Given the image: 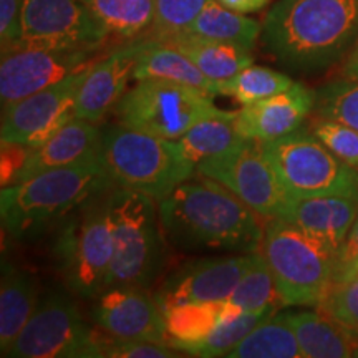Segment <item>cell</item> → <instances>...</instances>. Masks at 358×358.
Here are the masks:
<instances>
[{
  "instance_id": "83f0119b",
  "label": "cell",
  "mask_w": 358,
  "mask_h": 358,
  "mask_svg": "<svg viewBox=\"0 0 358 358\" xmlns=\"http://www.w3.org/2000/svg\"><path fill=\"white\" fill-rule=\"evenodd\" d=\"M302 357L297 337L285 312L274 313L250 330L227 358H299Z\"/></svg>"
},
{
  "instance_id": "8fae6325",
  "label": "cell",
  "mask_w": 358,
  "mask_h": 358,
  "mask_svg": "<svg viewBox=\"0 0 358 358\" xmlns=\"http://www.w3.org/2000/svg\"><path fill=\"white\" fill-rule=\"evenodd\" d=\"M196 173L221 182L266 221L280 217L290 201L259 141L244 140L229 153L206 161Z\"/></svg>"
},
{
  "instance_id": "2e32d148",
  "label": "cell",
  "mask_w": 358,
  "mask_h": 358,
  "mask_svg": "<svg viewBox=\"0 0 358 358\" xmlns=\"http://www.w3.org/2000/svg\"><path fill=\"white\" fill-rule=\"evenodd\" d=\"M250 254L201 259L186 264L163 282L155 299L163 312L179 303L227 301L249 266Z\"/></svg>"
},
{
  "instance_id": "3957f363",
  "label": "cell",
  "mask_w": 358,
  "mask_h": 358,
  "mask_svg": "<svg viewBox=\"0 0 358 358\" xmlns=\"http://www.w3.org/2000/svg\"><path fill=\"white\" fill-rule=\"evenodd\" d=\"M111 179L101 153L70 166L42 171L20 182L2 186L0 214L13 237H32L108 187Z\"/></svg>"
},
{
  "instance_id": "d4e9b609",
  "label": "cell",
  "mask_w": 358,
  "mask_h": 358,
  "mask_svg": "<svg viewBox=\"0 0 358 358\" xmlns=\"http://www.w3.org/2000/svg\"><path fill=\"white\" fill-rule=\"evenodd\" d=\"M146 78L171 80L203 90L213 96L219 95L217 82L206 77L185 53L155 37L146 38L145 48L133 71V80L136 82Z\"/></svg>"
},
{
  "instance_id": "836d02e7",
  "label": "cell",
  "mask_w": 358,
  "mask_h": 358,
  "mask_svg": "<svg viewBox=\"0 0 358 358\" xmlns=\"http://www.w3.org/2000/svg\"><path fill=\"white\" fill-rule=\"evenodd\" d=\"M310 131L340 161L358 171V129L335 120L317 116L310 123Z\"/></svg>"
},
{
  "instance_id": "277c9868",
  "label": "cell",
  "mask_w": 358,
  "mask_h": 358,
  "mask_svg": "<svg viewBox=\"0 0 358 358\" xmlns=\"http://www.w3.org/2000/svg\"><path fill=\"white\" fill-rule=\"evenodd\" d=\"M105 203L115 245L106 289H148L163 271L166 245L156 199L118 187L105 196Z\"/></svg>"
},
{
  "instance_id": "5bb4252c",
  "label": "cell",
  "mask_w": 358,
  "mask_h": 358,
  "mask_svg": "<svg viewBox=\"0 0 358 358\" xmlns=\"http://www.w3.org/2000/svg\"><path fill=\"white\" fill-rule=\"evenodd\" d=\"M88 69L77 71L34 95L2 106V145L38 146L73 120L80 85Z\"/></svg>"
},
{
  "instance_id": "ac0fdd59",
  "label": "cell",
  "mask_w": 358,
  "mask_h": 358,
  "mask_svg": "<svg viewBox=\"0 0 358 358\" xmlns=\"http://www.w3.org/2000/svg\"><path fill=\"white\" fill-rule=\"evenodd\" d=\"M315 108V90L295 82L292 88L279 95L236 111V128L245 140L259 143L274 141L297 131Z\"/></svg>"
},
{
  "instance_id": "44dd1931",
  "label": "cell",
  "mask_w": 358,
  "mask_h": 358,
  "mask_svg": "<svg viewBox=\"0 0 358 358\" xmlns=\"http://www.w3.org/2000/svg\"><path fill=\"white\" fill-rule=\"evenodd\" d=\"M303 358H347L358 355V334L324 312H285Z\"/></svg>"
},
{
  "instance_id": "52a82bcc",
  "label": "cell",
  "mask_w": 358,
  "mask_h": 358,
  "mask_svg": "<svg viewBox=\"0 0 358 358\" xmlns=\"http://www.w3.org/2000/svg\"><path fill=\"white\" fill-rule=\"evenodd\" d=\"M290 198L347 196L358 199V171L347 166L313 134L297 131L261 143Z\"/></svg>"
},
{
  "instance_id": "9c48e42d",
  "label": "cell",
  "mask_w": 358,
  "mask_h": 358,
  "mask_svg": "<svg viewBox=\"0 0 358 358\" xmlns=\"http://www.w3.org/2000/svg\"><path fill=\"white\" fill-rule=\"evenodd\" d=\"M53 250L58 268L75 294L92 299L106 290L115 245L105 198L100 203L88 201L64 224Z\"/></svg>"
},
{
  "instance_id": "d590c367",
  "label": "cell",
  "mask_w": 358,
  "mask_h": 358,
  "mask_svg": "<svg viewBox=\"0 0 358 358\" xmlns=\"http://www.w3.org/2000/svg\"><path fill=\"white\" fill-rule=\"evenodd\" d=\"M317 308L358 334V275L348 280L334 282Z\"/></svg>"
},
{
  "instance_id": "4316f807",
  "label": "cell",
  "mask_w": 358,
  "mask_h": 358,
  "mask_svg": "<svg viewBox=\"0 0 358 358\" xmlns=\"http://www.w3.org/2000/svg\"><path fill=\"white\" fill-rule=\"evenodd\" d=\"M261 30L262 24L245 13L231 10L217 0H208L194 22L182 32L254 50L257 40L261 38Z\"/></svg>"
},
{
  "instance_id": "d6a6232c",
  "label": "cell",
  "mask_w": 358,
  "mask_h": 358,
  "mask_svg": "<svg viewBox=\"0 0 358 358\" xmlns=\"http://www.w3.org/2000/svg\"><path fill=\"white\" fill-rule=\"evenodd\" d=\"M317 116L335 120L358 129V82L343 77L315 90Z\"/></svg>"
},
{
  "instance_id": "74e56055",
  "label": "cell",
  "mask_w": 358,
  "mask_h": 358,
  "mask_svg": "<svg viewBox=\"0 0 358 358\" xmlns=\"http://www.w3.org/2000/svg\"><path fill=\"white\" fill-rule=\"evenodd\" d=\"M24 0H0V42L2 52L15 47L22 38Z\"/></svg>"
},
{
  "instance_id": "1f68e13d",
  "label": "cell",
  "mask_w": 358,
  "mask_h": 358,
  "mask_svg": "<svg viewBox=\"0 0 358 358\" xmlns=\"http://www.w3.org/2000/svg\"><path fill=\"white\" fill-rule=\"evenodd\" d=\"M277 313V308H266V310L257 312H239L232 319L226 320L222 325H219L214 330L209 338H206L203 343L194 347L189 352V355L194 357H227L232 348L248 335L250 330H254L259 324L267 320Z\"/></svg>"
},
{
  "instance_id": "e575fe53",
  "label": "cell",
  "mask_w": 358,
  "mask_h": 358,
  "mask_svg": "<svg viewBox=\"0 0 358 358\" xmlns=\"http://www.w3.org/2000/svg\"><path fill=\"white\" fill-rule=\"evenodd\" d=\"M208 0H155L153 37L186 30L203 10Z\"/></svg>"
},
{
  "instance_id": "d6986e66",
  "label": "cell",
  "mask_w": 358,
  "mask_h": 358,
  "mask_svg": "<svg viewBox=\"0 0 358 358\" xmlns=\"http://www.w3.org/2000/svg\"><path fill=\"white\" fill-rule=\"evenodd\" d=\"M101 138L103 133L96 123L75 116L42 145L29 146L24 163L8 185L20 182L47 169L70 166L98 156L101 153Z\"/></svg>"
},
{
  "instance_id": "484cf974",
  "label": "cell",
  "mask_w": 358,
  "mask_h": 358,
  "mask_svg": "<svg viewBox=\"0 0 358 358\" xmlns=\"http://www.w3.org/2000/svg\"><path fill=\"white\" fill-rule=\"evenodd\" d=\"M234 118L236 111L209 116L176 140L179 150L192 166L198 169L206 161L229 153L245 140L237 131Z\"/></svg>"
},
{
  "instance_id": "7a4b0ae2",
  "label": "cell",
  "mask_w": 358,
  "mask_h": 358,
  "mask_svg": "<svg viewBox=\"0 0 358 358\" xmlns=\"http://www.w3.org/2000/svg\"><path fill=\"white\" fill-rule=\"evenodd\" d=\"M358 40V0H277L262 22V50L282 69L317 75Z\"/></svg>"
},
{
  "instance_id": "8d00e7d4",
  "label": "cell",
  "mask_w": 358,
  "mask_h": 358,
  "mask_svg": "<svg viewBox=\"0 0 358 358\" xmlns=\"http://www.w3.org/2000/svg\"><path fill=\"white\" fill-rule=\"evenodd\" d=\"M179 350L169 343L151 340H116L106 335L101 358H173Z\"/></svg>"
},
{
  "instance_id": "ffe728a7",
  "label": "cell",
  "mask_w": 358,
  "mask_h": 358,
  "mask_svg": "<svg viewBox=\"0 0 358 358\" xmlns=\"http://www.w3.org/2000/svg\"><path fill=\"white\" fill-rule=\"evenodd\" d=\"M358 217V199L347 196L290 198L280 219L337 252Z\"/></svg>"
},
{
  "instance_id": "f1b7e54d",
  "label": "cell",
  "mask_w": 358,
  "mask_h": 358,
  "mask_svg": "<svg viewBox=\"0 0 358 358\" xmlns=\"http://www.w3.org/2000/svg\"><path fill=\"white\" fill-rule=\"evenodd\" d=\"M110 34L123 38L141 35L155 24V0H82Z\"/></svg>"
},
{
  "instance_id": "cb8c5ba5",
  "label": "cell",
  "mask_w": 358,
  "mask_h": 358,
  "mask_svg": "<svg viewBox=\"0 0 358 358\" xmlns=\"http://www.w3.org/2000/svg\"><path fill=\"white\" fill-rule=\"evenodd\" d=\"M182 52L213 82H224L254 64L252 50L189 32L155 37Z\"/></svg>"
},
{
  "instance_id": "ab89813d",
  "label": "cell",
  "mask_w": 358,
  "mask_h": 358,
  "mask_svg": "<svg viewBox=\"0 0 358 358\" xmlns=\"http://www.w3.org/2000/svg\"><path fill=\"white\" fill-rule=\"evenodd\" d=\"M217 2H221L224 7L231 8V10L245 13V15H248V13H256L264 10L272 0H217Z\"/></svg>"
},
{
  "instance_id": "f35d334b",
  "label": "cell",
  "mask_w": 358,
  "mask_h": 358,
  "mask_svg": "<svg viewBox=\"0 0 358 358\" xmlns=\"http://www.w3.org/2000/svg\"><path fill=\"white\" fill-rule=\"evenodd\" d=\"M355 275H358V217L337 250L334 282L353 279Z\"/></svg>"
},
{
  "instance_id": "e0dca14e",
  "label": "cell",
  "mask_w": 358,
  "mask_h": 358,
  "mask_svg": "<svg viewBox=\"0 0 358 358\" xmlns=\"http://www.w3.org/2000/svg\"><path fill=\"white\" fill-rule=\"evenodd\" d=\"M146 38L123 45L90 66L80 85L75 116L98 123L122 100Z\"/></svg>"
},
{
  "instance_id": "4fadbf2b",
  "label": "cell",
  "mask_w": 358,
  "mask_h": 358,
  "mask_svg": "<svg viewBox=\"0 0 358 358\" xmlns=\"http://www.w3.org/2000/svg\"><path fill=\"white\" fill-rule=\"evenodd\" d=\"M108 35L82 0H24L17 45L98 50Z\"/></svg>"
},
{
  "instance_id": "603a6c76",
  "label": "cell",
  "mask_w": 358,
  "mask_h": 358,
  "mask_svg": "<svg viewBox=\"0 0 358 358\" xmlns=\"http://www.w3.org/2000/svg\"><path fill=\"white\" fill-rule=\"evenodd\" d=\"M241 308L232 306L229 301L217 302H187L179 303L164 310L168 330V343L179 352H189L224 322L237 315Z\"/></svg>"
},
{
  "instance_id": "ba28073f",
  "label": "cell",
  "mask_w": 358,
  "mask_h": 358,
  "mask_svg": "<svg viewBox=\"0 0 358 358\" xmlns=\"http://www.w3.org/2000/svg\"><path fill=\"white\" fill-rule=\"evenodd\" d=\"M222 113L209 93L163 78L138 80L116 105L120 124L174 141L196 123Z\"/></svg>"
},
{
  "instance_id": "4dcf8cb0",
  "label": "cell",
  "mask_w": 358,
  "mask_h": 358,
  "mask_svg": "<svg viewBox=\"0 0 358 358\" xmlns=\"http://www.w3.org/2000/svg\"><path fill=\"white\" fill-rule=\"evenodd\" d=\"M227 301L244 312H257L266 308L279 310L282 307L274 275L261 249L250 254L249 266Z\"/></svg>"
},
{
  "instance_id": "6da1fadb",
  "label": "cell",
  "mask_w": 358,
  "mask_h": 358,
  "mask_svg": "<svg viewBox=\"0 0 358 358\" xmlns=\"http://www.w3.org/2000/svg\"><path fill=\"white\" fill-rule=\"evenodd\" d=\"M196 174L158 201L161 227L169 243L186 252L248 254L261 249L264 217L221 182Z\"/></svg>"
},
{
  "instance_id": "5b68a950",
  "label": "cell",
  "mask_w": 358,
  "mask_h": 358,
  "mask_svg": "<svg viewBox=\"0 0 358 358\" xmlns=\"http://www.w3.org/2000/svg\"><path fill=\"white\" fill-rule=\"evenodd\" d=\"M101 161L113 185L145 192L156 201L196 174L178 141L123 124L103 133Z\"/></svg>"
},
{
  "instance_id": "8992f818",
  "label": "cell",
  "mask_w": 358,
  "mask_h": 358,
  "mask_svg": "<svg viewBox=\"0 0 358 358\" xmlns=\"http://www.w3.org/2000/svg\"><path fill=\"white\" fill-rule=\"evenodd\" d=\"M261 252L274 275L282 307H319L334 284L337 252L292 222L266 221Z\"/></svg>"
},
{
  "instance_id": "7c38bea8",
  "label": "cell",
  "mask_w": 358,
  "mask_h": 358,
  "mask_svg": "<svg viewBox=\"0 0 358 358\" xmlns=\"http://www.w3.org/2000/svg\"><path fill=\"white\" fill-rule=\"evenodd\" d=\"M96 50L15 45L2 52L0 98L2 106L52 87L96 62Z\"/></svg>"
},
{
  "instance_id": "9a60e30c",
  "label": "cell",
  "mask_w": 358,
  "mask_h": 358,
  "mask_svg": "<svg viewBox=\"0 0 358 358\" xmlns=\"http://www.w3.org/2000/svg\"><path fill=\"white\" fill-rule=\"evenodd\" d=\"M92 319L111 338L168 343L163 308L141 287L106 289L92 308Z\"/></svg>"
},
{
  "instance_id": "60d3db41",
  "label": "cell",
  "mask_w": 358,
  "mask_h": 358,
  "mask_svg": "<svg viewBox=\"0 0 358 358\" xmlns=\"http://www.w3.org/2000/svg\"><path fill=\"white\" fill-rule=\"evenodd\" d=\"M342 75L345 78L357 80L358 82V40H357V43L353 45L350 53L345 57V60H343Z\"/></svg>"
},
{
  "instance_id": "f546056e",
  "label": "cell",
  "mask_w": 358,
  "mask_h": 358,
  "mask_svg": "<svg viewBox=\"0 0 358 358\" xmlns=\"http://www.w3.org/2000/svg\"><path fill=\"white\" fill-rule=\"evenodd\" d=\"M295 80L267 66L249 65L232 78L217 82L219 95L232 96L241 105H250L292 88Z\"/></svg>"
},
{
  "instance_id": "30bf717a",
  "label": "cell",
  "mask_w": 358,
  "mask_h": 358,
  "mask_svg": "<svg viewBox=\"0 0 358 358\" xmlns=\"http://www.w3.org/2000/svg\"><path fill=\"white\" fill-rule=\"evenodd\" d=\"M105 337L85 322L77 303L60 292L40 299L7 357L12 358H98Z\"/></svg>"
},
{
  "instance_id": "7402d4cb",
  "label": "cell",
  "mask_w": 358,
  "mask_h": 358,
  "mask_svg": "<svg viewBox=\"0 0 358 358\" xmlns=\"http://www.w3.org/2000/svg\"><path fill=\"white\" fill-rule=\"evenodd\" d=\"M40 302V285L32 272L2 262L0 284V350L7 357Z\"/></svg>"
}]
</instances>
